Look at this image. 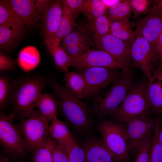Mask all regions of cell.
<instances>
[{"instance_id": "6da1fadb", "label": "cell", "mask_w": 162, "mask_h": 162, "mask_svg": "<svg viewBox=\"0 0 162 162\" xmlns=\"http://www.w3.org/2000/svg\"><path fill=\"white\" fill-rule=\"evenodd\" d=\"M48 84L52 95L58 101L59 111L66 122L78 131L90 129L93 124V110L86 103L74 96L56 78L51 77Z\"/></svg>"}, {"instance_id": "7a4b0ae2", "label": "cell", "mask_w": 162, "mask_h": 162, "mask_svg": "<svg viewBox=\"0 0 162 162\" xmlns=\"http://www.w3.org/2000/svg\"><path fill=\"white\" fill-rule=\"evenodd\" d=\"M48 84V80L34 74L23 76L13 80L10 103L15 115L20 119L28 117L34 110L35 103Z\"/></svg>"}, {"instance_id": "3957f363", "label": "cell", "mask_w": 162, "mask_h": 162, "mask_svg": "<svg viewBox=\"0 0 162 162\" xmlns=\"http://www.w3.org/2000/svg\"><path fill=\"white\" fill-rule=\"evenodd\" d=\"M147 81L140 80L133 84L112 116L111 120L126 123L136 118L151 115L152 110L147 94Z\"/></svg>"}, {"instance_id": "277c9868", "label": "cell", "mask_w": 162, "mask_h": 162, "mask_svg": "<svg viewBox=\"0 0 162 162\" xmlns=\"http://www.w3.org/2000/svg\"><path fill=\"white\" fill-rule=\"evenodd\" d=\"M132 82V77L124 75L115 81L94 101V114L102 119L112 116L133 85Z\"/></svg>"}, {"instance_id": "5b68a950", "label": "cell", "mask_w": 162, "mask_h": 162, "mask_svg": "<svg viewBox=\"0 0 162 162\" xmlns=\"http://www.w3.org/2000/svg\"><path fill=\"white\" fill-rule=\"evenodd\" d=\"M26 118L20 119L17 125L27 151H33L50 137L49 122L38 109Z\"/></svg>"}, {"instance_id": "8992f818", "label": "cell", "mask_w": 162, "mask_h": 162, "mask_svg": "<svg viewBox=\"0 0 162 162\" xmlns=\"http://www.w3.org/2000/svg\"><path fill=\"white\" fill-rule=\"evenodd\" d=\"M98 130L106 145L122 162H131L124 122L103 120L97 124Z\"/></svg>"}, {"instance_id": "52a82bcc", "label": "cell", "mask_w": 162, "mask_h": 162, "mask_svg": "<svg viewBox=\"0 0 162 162\" xmlns=\"http://www.w3.org/2000/svg\"><path fill=\"white\" fill-rule=\"evenodd\" d=\"M15 116L12 111L8 115L0 111V141L5 154L16 158L24 156L27 150L18 125L14 122Z\"/></svg>"}, {"instance_id": "ba28073f", "label": "cell", "mask_w": 162, "mask_h": 162, "mask_svg": "<svg viewBox=\"0 0 162 162\" xmlns=\"http://www.w3.org/2000/svg\"><path fill=\"white\" fill-rule=\"evenodd\" d=\"M94 41L96 49L107 53L121 65L123 75L132 77L131 44L110 34L96 38Z\"/></svg>"}, {"instance_id": "9c48e42d", "label": "cell", "mask_w": 162, "mask_h": 162, "mask_svg": "<svg viewBox=\"0 0 162 162\" xmlns=\"http://www.w3.org/2000/svg\"><path fill=\"white\" fill-rule=\"evenodd\" d=\"M117 68L94 67L78 70L84 77L87 86L86 98L97 95L123 75Z\"/></svg>"}, {"instance_id": "30bf717a", "label": "cell", "mask_w": 162, "mask_h": 162, "mask_svg": "<svg viewBox=\"0 0 162 162\" xmlns=\"http://www.w3.org/2000/svg\"><path fill=\"white\" fill-rule=\"evenodd\" d=\"M131 54L133 67L139 69L149 79L158 61L157 54L150 43L141 37L135 38L131 45Z\"/></svg>"}, {"instance_id": "8fae6325", "label": "cell", "mask_w": 162, "mask_h": 162, "mask_svg": "<svg viewBox=\"0 0 162 162\" xmlns=\"http://www.w3.org/2000/svg\"><path fill=\"white\" fill-rule=\"evenodd\" d=\"M70 58L72 66L78 70L94 67L117 68L122 71L123 69L121 65L109 54L96 49L89 48Z\"/></svg>"}, {"instance_id": "7c38bea8", "label": "cell", "mask_w": 162, "mask_h": 162, "mask_svg": "<svg viewBox=\"0 0 162 162\" xmlns=\"http://www.w3.org/2000/svg\"><path fill=\"white\" fill-rule=\"evenodd\" d=\"M62 1L52 0L41 20L42 35L50 54L52 52L56 33L63 13Z\"/></svg>"}, {"instance_id": "4fadbf2b", "label": "cell", "mask_w": 162, "mask_h": 162, "mask_svg": "<svg viewBox=\"0 0 162 162\" xmlns=\"http://www.w3.org/2000/svg\"><path fill=\"white\" fill-rule=\"evenodd\" d=\"M156 119L151 115L136 118L126 123L125 130L128 151H135L140 144L154 132Z\"/></svg>"}, {"instance_id": "5bb4252c", "label": "cell", "mask_w": 162, "mask_h": 162, "mask_svg": "<svg viewBox=\"0 0 162 162\" xmlns=\"http://www.w3.org/2000/svg\"><path fill=\"white\" fill-rule=\"evenodd\" d=\"M162 31V16L148 13L137 22L134 31V39L140 37L146 39L158 55V41Z\"/></svg>"}, {"instance_id": "9a60e30c", "label": "cell", "mask_w": 162, "mask_h": 162, "mask_svg": "<svg viewBox=\"0 0 162 162\" xmlns=\"http://www.w3.org/2000/svg\"><path fill=\"white\" fill-rule=\"evenodd\" d=\"M86 162H120V158L108 147L102 139L90 137L81 146Z\"/></svg>"}, {"instance_id": "2e32d148", "label": "cell", "mask_w": 162, "mask_h": 162, "mask_svg": "<svg viewBox=\"0 0 162 162\" xmlns=\"http://www.w3.org/2000/svg\"><path fill=\"white\" fill-rule=\"evenodd\" d=\"M11 8L22 19L26 27L33 30L40 25L35 0H7Z\"/></svg>"}, {"instance_id": "e0dca14e", "label": "cell", "mask_w": 162, "mask_h": 162, "mask_svg": "<svg viewBox=\"0 0 162 162\" xmlns=\"http://www.w3.org/2000/svg\"><path fill=\"white\" fill-rule=\"evenodd\" d=\"M147 94L152 111L162 112V64L158 65L148 79Z\"/></svg>"}, {"instance_id": "ac0fdd59", "label": "cell", "mask_w": 162, "mask_h": 162, "mask_svg": "<svg viewBox=\"0 0 162 162\" xmlns=\"http://www.w3.org/2000/svg\"><path fill=\"white\" fill-rule=\"evenodd\" d=\"M94 44L93 38L80 31L72 32L62 40V46L70 57L82 53Z\"/></svg>"}, {"instance_id": "d6986e66", "label": "cell", "mask_w": 162, "mask_h": 162, "mask_svg": "<svg viewBox=\"0 0 162 162\" xmlns=\"http://www.w3.org/2000/svg\"><path fill=\"white\" fill-rule=\"evenodd\" d=\"M50 136L61 144L67 151L76 142L66 123L55 118L49 126Z\"/></svg>"}, {"instance_id": "ffe728a7", "label": "cell", "mask_w": 162, "mask_h": 162, "mask_svg": "<svg viewBox=\"0 0 162 162\" xmlns=\"http://www.w3.org/2000/svg\"><path fill=\"white\" fill-rule=\"evenodd\" d=\"M63 13L59 26L56 33L51 55L60 46L63 39L69 34L76 26L75 22V17L71 10L68 7L64 0L62 1Z\"/></svg>"}, {"instance_id": "44dd1931", "label": "cell", "mask_w": 162, "mask_h": 162, "mask_svg": "<svg viewBox=\"0 0 162 162\" xmlns=\"http://www.w3.org/2000/svg\"><path fill=\"white\" fill-rule=\"evenodd\" d=\"M111 24L106 15L95 20L81 23L78 25L80 31L91 36L94 39L110 34Z\"/></svg>"}, {"instance_id": "7402d4cb", "label": "cell", "mask_w": 162, "mask_h": 162, "mask_svg": "<svg viewBox=\"0 0 162 162\" xmlns=\"http://www.w3.org/2000/svg\"><path fill=\"white\" fill-rule=\"evenodd\" d=\"M42 115L49 122L57 117L59 112L58 102L52 94L42 93L34 105Z\"/></svg>"}, {"instance_id": "603a6c76", "label": "cell", "mask_w": 162, "mask_h": 162, "mask_svg": "<svg viewBox=\"0 0 162 162\" xmlns=\"http://www.w3.org/2000/svg\"><path fill=\"white\" fill-rule=\"evenodd\" d=\"M0 26L21 30H26L22 19L11 8L7 0L0 1Z\"/></svg>"}, {"instance_id": "cb8c5ba5", "label": "cell", "mask_w": 162, "mask_h": 162, "mask_svg": "<svg viewBox=\"0 0 162 162\" xmlns=\"http://www.w3.org/2000/svg\"><path fill=\"white\" fill-rule=\"evenodd\" d=\"M65 87L76 98L81 99L86 96L87 86L85 80L78 72L64 74Z\"/></svg>"}, {"instance_id": "d4e9b609", "label": "cell", "mask_w": 162, "mask_h": 162, "mask_svg": "<svg viewBox=\"0 0 162 162\" xmlns=\"http://www.w3.org/2000/svg\"><path fill=\"white\" fill-rule=\"evenodd\" d=\"M25 30L0 26V50L8 53L18 44Z\"/></svg>"}, {"instance_id": "484cf974", "label": "cell", "mask_w": 162, "mask_h": 162, "mask_svg": "<svg viewBox=\"0 0 162 162\" xmlns=\"http://www.w3.org/2000/svg\"><path fill=\"white\" fill-rule=\"evenodd\" d=\"M40 61V53L35 47L26 46L20 51L17 62L20 67L25 71H29L35 68Z\"/></svg>"}, {"instance_id": "4316f807", "label": "cell", "mask_w": 162, "mask_h": 162, "mask_svg": "<svg viewBox=\"0 0 162 162\" xmlns=\"http://www.w3.org/2000/svg\"><path fill=\"white\" fill-rule=\"evenodd\" d=\"M110 34L131 44L134 40V32L131 27L128 18L111 23Z\"/></svg>"}, {"instance_id": "83f0119b", "label": "cell", "mask_w": 162, "mask_h": 162, "mask_svg": "<svg viewBox=\"0 0 162 162\" xmlns=\"http://www.w3.org/2000/svg\"><path fill=\"white\" fill-rule=\"evenodd\" d=\"M107 11L102 0H84L81 13L86 16L88 20L92 21L106 15Z\"/></svg>"}, {"instance_id": "f1b7e54d", "label": "cell", "mask_w": 162, "mask_h": 162, "mask_svg": "<svg viewBox=\"0 0 162 162\" xmlns=\"http://www.w3.org/2000/svg\"><path fill=\"white\" fill-rule=\"evenodd\" d=\"M56 141L50 136L33 151L31 162H53L52 152Z\"/></svg>"}, {"instance_id": "f546056e", "label": "cell", "mask_w": 162, "mask_h": 162, "mask_svg": "<svg viewBox=\"0 0 162 162\" xmlns=\"http://www.w3.org/2000/svg\"><path fill=\"white\" fill-rule=\"evenodd\" d=\"M132 12L130 0H122L109 9L106 15L111 24L114 22L128 18Z\"/></svg>"}, {"instance_id": "4dcf8cb0", "label": "cell", "mask_w": 162, "mask_h": 162, "mask_svg": "<svg viewBox=\"0 0 162 162\" xmlns=\"http://www.w3.org/2000/svg\"><path fill=\"white\" fill-rule=\"evenodd\" d=\"M160 119H156L155 130L152 137L149 162H162V145L159 138Z\"/></svg>"}, {"instance_id": "1f68e13d", "label": "cell", "mask_w": 162, "mask_h": 162, "mask_svg": "<svg viewBox=\"0 0 162 162\" xmlns=\"http://www.w3.org/2000/svg\"><path fill=\"white\" fill-rule=\"evenodd\" d=\"M13 81L4 73L0 75V108L1 111L10 103L11 96Z\"/></svg>"}, {"instance_id": "d6a6232c", "label": "cell", "mask_w": 162, "mask_h": 162, "mask_svg": "<svg viewBox=\"0 0 162 162\" xmlns=\"http://www.w3.org/2000/svg\"><path fill=\"white\" fill-rule=\"evenodd\" d=\"M58 71L64 74L68 72L72 66L70 56L62 46L58 47L51 55Z\"/></svg>"}, {"instance_id": "836d02e7", "label": "cell", "mask_w": 162, "mask_h": 162, "mask_svg": "<svg viewBox=\"0 0 162 162\" xmlns=\"http://www.w3.org/2000/svg\"><path fill=\"white\" fill-rule=\"evenodd\" d=\"M152 137V134L149 135L137 147L135 162H149Z\"/></svg>"}, {"instance_id": "e575fe53", "label": "cell", "mask_w": 162, "mask_h": 162, "mask_svg": "<svg viewBox=\"0 0 162 162\" xmlns=\"http://www.w3.org/2000/svg\"><path fill=\"white\" fill-rule=\"evenodd\" d=\"M154 1L150 0H130V4L134 16L138 17L149 12L150 6Z\"/></svg>"}, {"instance_id": "d590c367", "label": "cell", "mask_w": 162, "mask_h": 162, "mask_svg": "<svg viewBox=\"0 0 162 162\" xmlns=\"http://www.w3.org/2000/svg\"><path fill=\"white\" fill-rule=\"evenodd\" d=\"M16 61L8 53L0 50V72L13 71L16 68Z\"/></svg>"}, {"instance_id": "8d00e7d4", "label": "cell", "mask_w": 162, "mask_h": 162, "mask_svg": "<svg viewBox=\"0 0 162 162\" xmlns=\"http://www.w3.org/2000/svg\"><path fill=\"white\" fill-rule=\"evenodd\" d=\"M69 162H86L84 151L76 142L67 151Z\"/></svg>"}, {"instance_id": "74e56055", "label": "cell", "mask_w": 162, "mask_h": 162, "mask_svg": "<svg viewBox=\"0 0 162 162\" xmlns=\"http://www.w3.org/2000/svg\"><path fill=\"white\" fill-rule=\"evenodd\" d=\"M53 162H69L68 153L64 148L56 142L52 152Z\"/></svg>"}, {"instance_id": "f35d334b", "label": "cell", "mask_w": 162, "mask_h": 162, "mask_svg": "<svg viewBox=\"0 0 162 162\" xmlns=\"http://www.w3.org/2000/svg\"><path fill=\"white\" fill-rule=\"evenodd\" d=\"M76 18L81 13L84 0H64Z\"/></svg>"}, {"instance_id": "ab89813d", "label": "cell", "mask_w": 162, "mask_h": 162, "mask_svg": "<svg viewBox=\"0 0 162 162\" xmlns=\"http://www.w3.org/2000/svg\"><path fill=\"white\" fill-rule=\"evenodd\" d=\"M51 1L49 0H35L37 12L40 21Z\"/></svg>"}, {"instance_id": "60d3db41", "label": "cell", "mask_w": 162, "mask_h": 162, "mask_svg": "<svg viewBox=\"0 0 162 162\" xmlns=\"http://www.w3.org/2000/svg\"><path fill=\"white\" fill-rule=\"evenodd\" d=\"M149 13L162 16V0H155Z\"/></svg>"}, {"instance_id": "b9f144b4", "label": "cell", "mask_w": 162, "mask_h": 162, "mask_svg": "<svg viewBox=\"0 0 162 162\" xmlns=\"http://www.w3.org/2000/svg\"><path fill=\"white\" fill-rule=\"evenodd\" d=\"M158 64H162V31L159 37L157 43Z\"/></svg>"}, {"instance_id": "7bdbcfd3", "label": "cell", "mask_w": 162, "mask_h": 162, "mask_svg": "<svg viewBox=\"0 0 162 162\" xmlns=\"http://www.w3.org/2000/svg\"><path fill=\"white\" fill-rule=\"evenodd\" d=\"M121 0H102L107 9H108L121 2Z\"/></svg>"}, {"instance_id": "ee69618b", "label": "cell", "mask_w": 162, "mask_h": 162, "mask_svg": "<svg viewBox=\"0 0 162 162\" xmlns=\"http://www.w3.org/2000/svg\"><path fill=\"white\" fill-rule=\"evenodd\" d=\"M16 159L6 154H3L0 155V162H18Z\"/></svg>"}, {"instance_id": "f6af8a7d", "label": "cell", "mask_w": 162, "mask_h": 162, "mask_svg": "<svg viewBox=\"0 0 162 162\" xmlns=\"http://www.w3.org/2000/svg\"><path fill=\"white\" fill-rule=\"evenodd\" d=\"M161 116L160 119V129L159 132V138L160 141L162 145V112L161 113Z\"/></svg>"}]
</instances>
